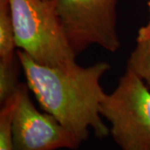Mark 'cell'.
<instances>
[{
    "label": "cell",
    "mask_w": 150,
    "mask_h": 150,
    "mask_svg": "<svg viewBox=\"0 0 150 150\" xmlns=\"http://www.w3.org/2000/svg\"><path fill=\"white\" fill-rule=\"evenodd\" d=\"M16 54L29 90L44 111L53 115L79 145L88 139L89 129L98 138L108 135L109 129L100 113L106 94L100 79L110 69L108 63L54 68L38 64L20 49H16Z\"/></svg>",
    "instance_id": "obj_1"
},
{
    "label": "cell",
    "mask_w": 150,
    "mask_h": 150,
    "mask_svg": "<svg viewBox=\"0 0 150 150\" xmlns=\"http://www.w3.org/2000/svg\"><path fill=\"white\" fill-rule=\"evenodd\" d=\"M17 49L36 63L54 68L74 65L76 56L53 1L8 0Z\"/></svg>",
    "instance_id": "obj_2"
},
{
    "label": "cell",
    "mask_w": 150,
    "mask_h": 150,
    "mask_svg": "<svg viewBox=\"0 0 150 150\" xmlns=\"http://www.w3.org/2000/svg\"><path fill=\"white\" fill-rule=\"evenodd\" d=\"M109 134L121 150H150V88L132 70L105 94L100 105Z\"/></svg>",
    "instance_id": "obj_3"
},
{
    "label": "cell",
    "mask_w": 150,
    "mask_h": 150,
    "mask_svg": "<svg viewBox=\"0 0 150 150\" xmlns=\"http://www.w3.org/2000/svg\"><path fill=\"white\" fill-rule=\"evenodd\" d=\"M60 23L78 54L90 45L117 52L118 0H53Z\"/></svg>",
    "instance_id": "obj_4"
},
{
    "label": "cell",
    "mask_w": 150,
    "mask_h": 150,
    "mask_svg": "<svg viewBox=\"0 0 150 150\" xmlns=\"http://www.w3.org/2000/svg\"><path fill=\"white\" fill-rule=\"evenodd\" d=\"M29 91L27 83L20 84L12 123L14 150L77 149L73 135L53 115L38 110Z\"/></svg>",
    "instance_id": "obj_5"
},
{
    "label": "cell",
    "mask_w": 150,
    "mask_h": 150,
    "mask_svg": "<svg viewBox=\"0 0 150 150\" xmlns=\"http://www.w3.org/2000/svg\"><path fill=\"white\" fill-rule=\"evenodd\" d=\"M13 18L8 0H0V59L16 55Z\"/></svg>",
    "instance_id": "obj_6"
},
{
    "label": "cell",
    "mask_w": 150,
    "mask_h": 150,
    "mask_svg": "<svg viewBox=\"0 0 150 150\" xmlns=\"http://www.w3.org/2000/svg\"><path fill=\"white\" fill-rule=\"evenodd\" d=\"M19 60L16 55L9 59H0V102L1 104L16 93L18 83Z\"/></svg>",
    "instance_id": "obj_7"
},
{
    "label": "cell",
    "mask_w": 150,
    "mask_h": 150,
    "mask_svg": "<svg viewBox=\"0 0 150 150\" xmlns=\"http://www.w3.org/2000/svg\"><path fill=\"white\" fill-rule=\"evenodd\" d=\"M127 69L135 73L150 88V40L137 42Z\"/></svg>",
    "instance_id": "obj_8"
},
{
    "label": "cell",
    "mask_w": 150,
    "mask_h": 150,
    "mask_svg": "<svg viewBox=\"0 0 150 150\" xmlns=\"http://www.w3.org/2000/svg\"><path fill=\"white\" fill-rule=\"evenodd\" d=\"M18 99V90L14 95L2 103L0 110V150H14L12 134V123Z\"/></svg>",
    "instance_id": "obj_9"
},
{
    "label": "cell",
    "mask_w": 150,
    "mask_h": 150,
    "mask_svg": "<svg viewBox=\"0 0 150 150\" xmlns=\"http://www.w3.org/2000/svg\"><path fill=\"white\" fill-rule=\"evenodd\" d=\"M148 5H149V20L146 25L140 28V29L138 32L137 39H136L137 42L150 40V1L149 2Z\"/></svg>",
    "instance_id": "obj_10"
},
{
    "label": "cell",
    "mask_w": 150,
    "mask_h": 150,
    "mask_svg": "<svg viewBox=\"0 0 150 150\" xmlns=\"http://www.w3.org/2000/svg\"><path fill=\"white\" fill-rule=\"evenodd\" d=\"M47 1H53V0H47Z\"/></svg>",
    "instance_id": "obj_11"
}]
</instances>
